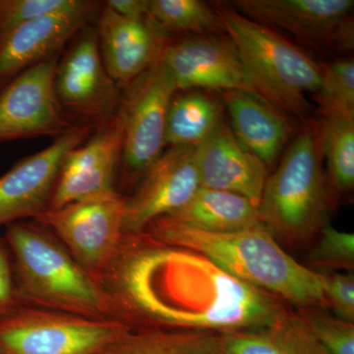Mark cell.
<instances>
[{"label": "cell", "instance_id": "6da1fadb", "mask_svg": "<svg viewBox=\"0 0 354 354\" xmlns=\"http://www.w3.org/2000/svg\"><path fill=\"white\" fill-rule=\"evenodd\" d=\"M102 286L130 328L227 334L266 327L288 311L279 297L246 285L201 254L125 234Z\"/></svg>", "mask_w": 354, "mask_h": 354}, {"label": "cell", "instance_id": "7a4b0ae2", "mask_svg": "<svg viewBox=\"0 0 354 354\" xmlns=\"http://www.w3.org/2000/svg\"><path fill=\"white\" fill-rule=\"evenodd\" d=\"M142 232L201 254L232 278L298 310L327 308L320 272L293 259L263 225L232 234H211L165 216Z\"/></svg>", "mask_w": 354, "mask_h": 354}, {"label": "cell", "instance_id": "3957f363", "mask_svg": "<svg viewBox=\"0 0 354 354\" xmlns=\"http://www.w3.org/2000/svg\"><path fill=\"white\" fill-rule=\"evenodd\" d=\"M20 305L91 319H118L104 286L79 264L48 228L37 221L7 225Z\"/></svg>", "mask_w": 354, "mask_h": 354}, {"label": "cell", "instance_id": "277c9868", "mask_svg": "<svg viewBox=\"0 0 354 354\" xmlns=\"http://www.w3.org/2000/svg\"><path fill=\"white\" fill-rule=\"evenodd\" d=\"M234 44L254 94L291 116L305 120L321 84L320 64L281 32L223 2L213 4Z\"/></svg>", "mask_w": 354, "mask_h": 354}, {"label": "cell", "instance_id": "5b68a950", "mask_svg": "<svg viewBox=\"0 0 354 354\" xmlns=\"http://www.w3.org/2000/svg\"><path fill=\"white\" fill-rule=\"evenodd\" d=\"M322 162L316 121H307L268 176L261 198V223L277 241L304 245L327 225L334 197Z\"/></svg>", "mask_w": 354, "mask_h": 354}, {"label": "cell", "instance_id": "8992f818", "mask_svg": "<svg viewBox=\"0 0 354 354\" xmlns=\"http://www.w3.org/2000/svg\"><path fill=\"white\" fill-rule=\"evenodd\" d=\"M129 328L118 319L19 305L0 318V354H104Z\"/></svg>", "mask_w": 354, "mask_h": 354}, {"label": "cell", "instance_id": "52a82bcc", "mask_svg": "<svg viewBox=\"0 0 354 354\" xmlns=\"http://www.w3.org/2000/svg\"><path fill=\"white\" fill-rule=\"evenodd\" d=\"M127 198L116 190L84 198L36 220L50 230L72 257L101 283L124 237Z\"/></svg>", "mask_w": 354, "mask_h": 354}, {"label": "cell", "instance_id": "ba28073f", "mask_svg": "<svg viewBox=\"0 0 354 354\" xmlns=\"http://www.w3.org/2000/svg\"><path fill=\"white\" fill-rule=\"evenodd\" d=\"M177 88L160 62L123 91V187L133 188L164 153L167 111Z\"/></svg>", "mask_w": 354, "mask_h": 354}, {"label": "cell", "instance_id": "9c48e42d", "mask_svg": "<svg viewBox=\"0 0 354 354\" xmlns=\"http://www.w3.org/2000/svg\"><path fill=\"white\" fill-rule=\"evenodd\" d=\"M246 17L286 32L321 55L353 50V0H236Z\"/></svg>", "mask_w": 354, "mask_h": 354}, {"label": "cell", "instance_id": "30bf717a", "mask_svg": "<svg viewBox=\"0 0 354 354\" xmlns=\"http://www.w3.org/2000/svg\"><path fill=\"white\" fill-rule=\"evenodd\" d=\"M55 87L65 111L100 129L113 120L123 91L104 67L95 28H82L58 58Z\"/></svg>", "mask_w": 354, "mask_h": 354}, {"label": "cell", "instance_id": "8fae6325", "mask_svg": "<svg viewBox=\"0 0 354 354\" xmlns=\"http://www.w3.org/2000/svg\"><path fill=\"white\" fill-rule=\"evenodd\" d=\"M57 57L35 65L0 90V142L62 136L76 120L65 111L55 87Z\"/></svg>", "mask_w": 354, "mask_h": 354}, {"label": "cell", "instance_id": "7c38bea8", "mask_svg": "<svg viewBox=\"0 0 354 354\" xmlns=\"http://www.w3.org/2000/svg\"><path fill=\"white\" fill-rule=\"evenodd\" d=\"M95 127L77 123L50 146L28 156L0 176V227L32 218L50 208L62 160L67 153L87 141Z\"/></svg>", "mask_w": 354, "mask_h": 354}, {"label": "cell", "instance_id": "4fadbf2b", "mask_svg": "<svg viewBox=\"0 0 354 354\" xmlns=\"http://www.w3.org/2000/svg\"><path fill=\"white\" fill-rule=\"evenodd\" d=\"M160 62L174 78L177 92L253 93L234 44L223 34L171 37Z\"/></svg>", "mask_w": 354, "mask_h": 354}, {"label": "cell", "instance_id": "5bb4252c", "mask_svg": "<svg viewBox=\"0 0 354 354\" xmlns=\"http://www.w3.org/2000/svg\"><path fill=\"white\" fill-rule=\"evenodd\" d=\"M200 187L196 146L164 151L127 199L124 234H139L152 221L183 208Z\"/></svg>", "mask_w": 354, "mask_h": 354}, {"label": "cell", "instance_id": "9a60e30c", "mask_svg": "<svg viewBox=\"0 0 354 354\" xmlns=\"http://www.w3.org/2000/svg\"><path fill=\"white\" fill-rule=\"evenodd\" d=\"M95 30L104 67L122 91L160 62L171 38L150 16L124 17L104 4Z\"/></svg>", "mask_w": 354, "mask_h": 354}, {"label": "cell", "instance_id": "2e32d148", "mask_svg": "<svg viewBox=\"0 0 354 354\" xmlns=\"http://www.w3.org/2000/svg\"><path fill=\"white\" fill-rule=\"evenodd\" d=\"M120 106L113 120L97 129L90 140L70 150L62 160L50 208L55 209L84 198L114 189L123 144Z\"/></svg>", "mask_w": 354, "mask_h": 354}, {"label": "cell", "instance_id": "e0dca14e", "mask_svg": "<svg viewBox=\"0 0 354 354\" xmlns=\"http://www.w3.org/2000/svg\"><path fill=\"white\" fill-rule=\"evenodd\" d=\"M100 7L46 16L0 35V90L26 70L60 57L77 32L99 12Z\"/></svg>", "mask_w": 354, "mask_h": 354}, {"label": "cell", "instance_id": "ac0fdd59", "mask_svg": "<svg viewBox=\"0 0 354 354\" xmlns=\"http://www.w3.org/2000/svg\"><path fill=\"white\" fill-rule=\"evenodd\" d=\"M196 162L201 187L235 193L259 207L268 167L239 143L225 121L196 146Z\"/></svg>", "mask_w": 354, "mask_h": 354}, {"label": "cell", "instance_id": "d6986e66", "mask_svg": "<svg viewBox=\"0 0 354 354\" xmlns=\"http://www.w3.org/2000/svg\"><path fill=\"white\" fill-rule=\"evenodd\" d=\"M221 95L235 138L268 169L274 167L297 133L292 118L253 93L232 91Z\"/></svg>", "mask_w": 354, "mask_h": 354}, {"label": "cell", "instance_id": "ffe728a7", "mask_svg": "<svg viewBox=\"0 0 354 354\" xmlns=\"http://www.w3.org/2000/svg\"><path fill=\"white\" fill-rule=\"evenodd\" d=\"M167 216L211 234H232L262 225L259 207L250 200L235 193L205 187H200L183 208Z\"/></svg>", "mask_w": 354, "mask_h": 354}, {"label": "cell", "instance_id": "44dd1931", "mask_svg": "<svg viewBox=\"0 0 354 354\" xmlns=\"http://www.w3.org/2000/svg\"><path fill=\"white\" fill-rule=\"evenodd\" d=\"M225 354H323L299 312L288 309L259 329L223 334Z\"/></svg>", "mask_w": 354, "mask_h": 354}, {"label": "cell", "instance_id": "7402d4cb", "mask_svg": "<svg viewBox=\"0 0 354 354\" xmlns=\"http://www.w3.org/2000/svg\"><path fill=\"white\" fill-rule=\"evenodd\" d=\"M223 101L214 93L178 91L167 111L165 145H199L223 122Z\"/></svg>", "mask_w": 354, "mask_h": 354}, {"label": "cell", "instance_id": "603a6c76", "mask_svg": "<svg viewBox=\"0 0 354 354\" xmlns=\"http://www.w3.org/2000/svg\"><path fill=\"white\" fill-rule=\"evenodd\" d=\"M104 354H225L223 334L211 330L129 328Z\"/></svg>", "mask_w": 354, "mask_h": 354}, {"label": "cell", "instance_id": "cb8c5ba5", "mask_svg": "<svg viewBox=\"0 0 354 354\" xmlns=\"http://www.w3.org/2000/svg\"><path fill=\"white\" fill-rule=\"evenodd\" d=\"M316 127L330 193L348 194L354 187V118H320Z\"/></svg>", "mask_w": 354, "mask_h": 354}, {"label": "cell", "instance_id": "d4e9b609", "mask_svg": "<svg viewBox=\"0 0 354 354\" xmlns=\"http://www.w3.org/2000/svg\"><path fill=\"white\" fill-rule=\"evenodd\" d=\"M149 16L167 34H225L215 7L200 0H150Z\"/></svg>", "mask_w": 354, "mask_h": 354}, {"label": "cell", "instance_id": "484cf974", "mask_svg": "<svg viewBox=\"0 0 354 354\" xmlns=\"http://www.w3.org/2000/svg\"><path fill=\"white\" fill-rule=\"evenodd\" d=\"M321 84L311 99L317 104L320 118H354V62L342 57L319 62Z\"/></svg>", "mask_w": 354, "mask_h": 354}, {"label": "cell", "instance_id": "4316f807", "mask_svg": "<svg viewBox=\"0 0 354 354\" xmlns=\"http://www.w3.org/2000/svg\"><path fill=\"white\" fill-rule=\"evenodd\" d=\"M308 268L317 272H353L354 234L327 223L318 234V241L310 250Z\"/></svg>", "mask_w": 354, "mask_h": 354}, {"label": "cell", "instance_id": "83f0119b", "mask_svg": "<svg viewBox=\"0 0 354 354\" xmlns=\"http://www.w3.org/2000/svg\"><path fill=\"white\" fill-rule=\"evenodd\" d=\"M323 354H354V323L324 308L298 310Z\"/></svg>", "mask_w": 354, "mask_h": 354}, {"label": "cell", "instance_id": "f1b7e54d", "mask_svg": "<svg viewBox=\"0 0 354 354\" xmlns=\"http://www.w3.org/2000/svg\"><path fill=\"white\" fill-rule=\"evenodd\" d=\"M99 4L88 0H0V35L46 16L86 10Z\"/></svg>", "mask_w": 354, "mask_h": 354}, {"label": "cell", "instance_id": "f546056e", "mask_svg": "<svg viewBox=\"0 0 354 354\" xmlns=\"http://www.w3.org/2000/svg\"><path fill=\"white\" fill-rule=\"evenodd\" d=\"M327 307L335 316L354 323L353 272H320Z\"/></svg>", "mask_w": 354, "mask_h": 354}, {"label": "cell", "instance_id": "4dcf8cb0", "mask_svg": "<svg viewBox=\"0 0 354 354\" xmlns=\"http://www.w3.org/2000/svg\"><path fill=\"white\" fill-rule=\"evenodd\" d=\"M19 305L12 257L6 243L0 241V318Z\"/></svg>", "mask_w": 354, "mask_h": 354}, {"label": "cell", "instance_id": "1f68e13d", "mask_svg": "<svg viewBox=\"0 0 354 354\" xmlns=\"http://www.w3.org/2000/svg\"><path fill=\"white\" fill-rule=\"evenodd\" d=\"M104 6L124 17L141 18L149 15L150 0H109Z\"/></svg>", "mask_w": 354, "mask_h": 354}]
</instances>
